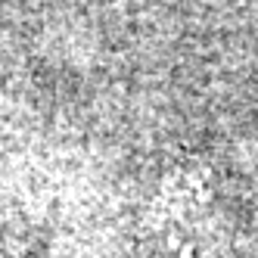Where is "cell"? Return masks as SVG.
<instances>
[{
  "label": "cell",
  "mask_w": 258,
  "mask_h": 258,
  "mask_svg": "<svg viewBox=\"0 0 258 258\" xmlns=\"http://www.w3.org/2000/svg\"><path fill=\"white\" fill-rule=\"evenodd\" d=\"M165 199L174 209H196L209 199V174L202 168H174L165 177Z\"/></svg>",
  "instance_id": "1"
}]
</instances>
